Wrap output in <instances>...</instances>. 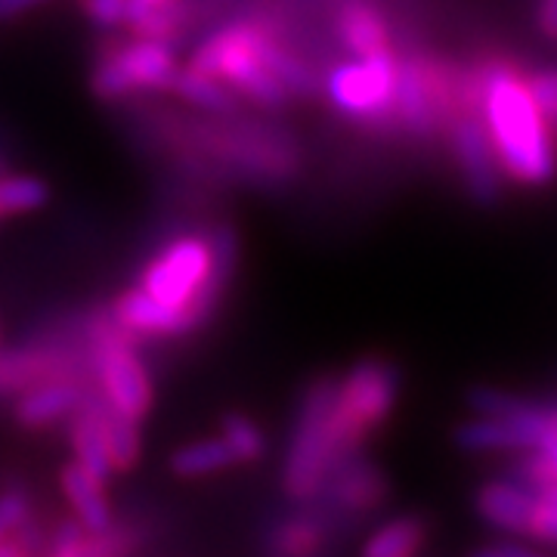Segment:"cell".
<instances>
[{
  "label": "cell",
  "mask_w": 557,
  "mask_h": 557,
  "mask_svg": "<svg viewBox=\"0 0 557 557\" xmlns=\"http://www.w3.org/2000/svg\"><path fill=\"white\" fill-rule=\"evenodd\" d=\"M270 28H273V22L258 20V16L223 22L196 44L186 65L220 78L230 90L239 94V100L255 102L270 112L282 109L292 102V97L273 78V72L263 65V57H260V44Z\"/></svg>",
  "instance_id": "cell-3"
},
{
  "label": "cell",
  "mask_w": 557,
  "mask_h": 557,
  "mask_svg": "<svg viewBox=\"0 0 557 557\" xmlns=\"http://www.w3.org/2000/svg\"><path fill=\"white\" fill-rule=\"evenodd\" d=\"M60 486L81 527H87V530H109L112 527V508H109V498H106V480L97 478L94 471H87L78 461H69L62 468Z\"/></svg>",
  "instance_id": "cell-17"
},
{
  "label": "cell",
  "mask_w": 557,
  "mask_h": 557,
  "mask_svg": "<svg viewBox=\"0 0 557 557\" xmlns=\"http://www.w3.org/2000/svg\"><path fill=\"white\" fill-rule=\"evenodd\" d=\"M100 418L102 437H106V449H109V458H112L115 474H119V471H131L139 458V421L121 416L119 409H112L102 397Z\"/></svg>",
  "instance_id": "cell-23"
},
{
  "label": "cell",
  "mask_w": 557,
  "mask_h": 557,
  "mask_svg": "<svg viewBox=\"0 0 557 557\" xmlns=\"http://www.w3.org/2000/svg\"><path fill=\"white\" fill-rule=\"evenodd\" d=\"M474 557H545L530 548H520V545H496V548H483Z\"/></svg>",
  "instance_id": "cell-35"
},
{
  "label": "cell",
  "mask_w": 557,
  "mask_h": 557,
  "mask_svg": "<svg viewBox=\"0 0 557 557\" xmlns=\"http://www.w3.org/2000/svg\"><path fill=\"white\" fill-rule=\"evenodd\" d=\"M527 536L542 539V542H557V498L539 496L536 493V505H533V515H530Z\"/></svg>",
  "instance_id": "cell-32"
},
{
  "label": "cell",
  "mask_w": 557,
  "mask_h": 557,
  "mask_svg": "<svg viewBox=\"0 0 557 557\" xmlns=\"http://www.w3.org/2000/svg\"><path fill=\"white\" fill-rule=\"evenodd\" d=\"M527 87L533 94V102L548 121V127L557 134V69H536L527 75Z\"/></svg>",
  "instance_id": "cell-29"
},
{
  "label": "cell",
  "mask_w": 557,
  "mask_h": 557,
  "mask_svg": "<svg viewBox=\"0 0 557 557\" xmlns=\"http://www.w3.org/2000/svg\"><path fill=\"white\" fill-rule=\"evenodd\" d=\"M112 319L119 322L121 329L134 338H183L180 335V322L171 310H164L161 304L149 298L139 285L124 288L119 298H112V304L106 307Z\"/></svg>",
  "instance_id": "cell-15"
},
{
  "label": "cell",
  "mask_w": 557,
  "mask_h": 557,
  "mask_svg": "<svg viewBox=\"0 0 557 557\" xmlns=\"http://www.w3.org/2000/svg\"><path fill=\"white\" fill-rule=\"evenodd\" d=\"M177 69V47L171 40L131 35L127 40H115L112 47H106L90 72V90L102 102L156 97L168 94Z\"/></svg>",
  "instance_id": "cell-7"
},
{
  "label": "cell",
  "mask_w": 557,
  "mask_h": 557,
  "mask_svg": "<svg viewBox=\"0 0 557 557\" xmlns=\"http://www.w3.org/2000/svg\"><path fill=\"white\" fill-rule=\"evenodd\" d=\"M236 461L230 456L226 443L220 437H205V440H193L186 446H180L177 453L171 456V471L177 478L186 480H201L211 478V474H220L226 468H233Z\"/></svg>",
  "instance_id": "cell-22"
},
{
  "label": "cell",
  "mask_w": 557,
  "mask_h": 557,
  "mask_svg": "<svg viewBox=\"0 0 557 557\" xmlns=\"http://www.w3.org/2000/svg\"><path fill=\"white\" fill-rule=\"evenodd\" d=\"M335 35L350 57H379L394 50L391 25L372 0H341L335 10Z\"/></svg>",
  "instance_id": "cell-13"
},
{
  "label": "cell",
  "mask_w": 557,
  "mask_h": 557,
  "mask_svg": "<svg viewBox=\"0 0 557 557\" xmlns=\"http://www.w3.org/2000/svg\"><path fill=\"white\" fill-rule=\"evenodd\" d=\"M474 416H496L518 428L523 449H539L557 443V403H530L498 387H474L468 394Z\"/></svg>",
  "instance_id": "cell-10"
},
{
  "label": "cell",
  "mask_w": 557,
  "mask_h": 557,
  "mask_svg": "<svg viewBox=\"0 0 557 557\" xmlns=\"http://www.w3.org/2000/svg\"><path fill=\"white\" fill-rule=\"evenodd\" d=\"M168 94L183 106L196 109L199 115H239V94L214 75L196 72L189 65H180Z\"/></svg>",
  "instance_id": "cell-19"
},
{
  "label": "cell",
  "mask_w": 557,
  "mask_h": 557,
  "mask_svg": "<svg viewBox=\"0 0 557 557\" xmlns=\"http://www.w3.org/2000/svg\"><path fill=\"white\" fill-rule=\"evenodd\" d=\"M456 443L465 453H511L523 449L518 428L496 416H474L458 424Z\"/></svg>",
  "instance_id": "cell-21"
},
{
  "label": "cell",
  "mask_w": 557,
  "mask_h": 557,
  "mask_svg": "<svg viewBox=\"0 0 557 557\" xmlns=\"http://www.w3.org/2000/svg\"><path fill=\"white\" fill-rule=\"evenodd\" d=\"M458 69L428 53L399 57L391 121L416 139L443 134L458 109Z\"/></svg>",
  "instance_id": "cell-6"
},
{
  "label": "cell",
  "mask_w": 557,
  "mask_h": 557,
  "mask_svg": "<svg viewBox=\"0 0 557 557\" xmlns=\"http://www.w3.org/2000/svg\"><path fill=\"white\" fill-rule=\"evenodd\" d=\"M536 28L548 40H557V0H539Z\"/></svg>",
  "instance_id": "cell-34"
},
{
  "label": "cell",
  "mask_w": 557,
  "mask_h": 557,
  "mask_svg": "<svg viewBox=\"0 0 557 557\" xmlns=\"http://www.w3.org/2000/svg\"><path fill=\"white\" fill-rule=\"evenodd\" d=\"M47 201H50L47 180L35 177V174H7V177H0V220L35 214L40 208H47Z\"/></svg>",
  "instance_id": "cell-25"
},
{
  "label": "cell",
  "mask_w": 557,
  "mask_h": 557,
  "mask_svg": "<svg viewBox=\"0 0 557 557\" xmlns=\"http://www.w3.org/2000/svg\"><path fill=\"white\" fill-rule=\"evenodd\" d=\"M518 480H523L533 490L557 486V443L527 449V458L518 465Z\"/></svg>",
  "instance_id": "cell-28"
},
{
  "label": "cell",
  "mask_w": 557,
  "mask_h": 557,
  "mask_svg": "<svg viewBox=\"0 0 557 557\" xmlns=\"http://www.w3.org/2000/svg\"><path fill=\"white\" fill-rule=\"evenodd\" d=\"M319 90L329 106L347 119L381 124L391 121L394 90H397V57L394 50L379 57H354V60L332 65Z\"/></svg>",
  "instance_id": "cell-8"
},
{
  "label": "cell",
  "mask_w": 557,
  "mask_h": 557,
  "mask_svg": "<svg viewBox=\"0 0 557 557\" xmlns=\"http://www.w3.org/2000/svg\"><path fill=\"white\" fill-rule=\"evenodd\" d=\"M446 139L453 149L458 174L465 189L471 193V199L478 205H496L502 199V186H505V174L498 168L496 152L490 134L483 127L478 106H458L456 115L446 124Z\"/></svg>",
  "instance_id": "cell-9"
},
{
  "label": "cell",
  "mask_w": 557,
  "mask_h": 557,
  "mask_svg": "<svg viewBox=\"0 0 557 557\" xmlns=\"http://www.w3.org/2000/svg\"><path fill=\"white\" fill-rule=\"evenodd\" d=\"M399 384H403L399 369L384 357L357 359L347 369V375L338 379L332 431H335L341 461L391 418L399 399Z\"/></svg>",
  "instance_id": "cell-5"
},
{
  "label": "cell",
  "mask_w": 557,
  "mask_h": 557,
  "mask_svg": "<svg viewBox=\"0 0 557 557\" xmlns=\"http://www.w3.org/2000/svg\"><path fill=\"white\" fill-rule=\"evenodd\" d=\"M28 511H32V502L22 490H7L0 496V542L13 533H20L28 520Z\"/></svg>",
  "instance_id": "cell-30"
},
{
  "label": "cell",
  "mask_w": 557,
  "mask_h": 557,
  "mask_svg": "<svg viewBox=\"0 0 557 557\" xmlns=\"http://www.w3.org/2000/svg\"><path fill=\"white\" fill-rule=\"evenodd\" d=\"M87 397V384L84 375H60V379H47L40 384L25 387L16 399V418L22 428H50L62 418H72V412L81 406V399Z\"/></svg>",
  "instance_id": "cell-12"
},
{
  "label": "cell",
  "mask_w": 557,
  "mask_h": 557,
  "mask_svg": "<svg viewBox=\"0 0 557 557\" xmlns=\"http://www.w3.org/2000/svg\"><path fill=\"white\" fill-rule=\"evenodd\" d=\"M480 84V119L505 180L518 186H548L557 180V134L542 119L515 62L483 60L474 65Z\"/></svg>",
  "instance_id": "cell-1"
},
{
  "label": "cell",
  "mask_w": 557,
  "mask_h": 557,
  "mask_svg": "<svg viewBox=\"0 0 557 557\" xmlns=\"http://www.w3.org/2000/svg\"><path fill=\"white\" fill-rule=\"evenodd\" d=\"M131 7H161V3H168V0H127Z\"/></svg>",
  "instance_id": "cell-37"
},
{
  "label": "cell",
  "mask_w": 557,
  "mask_h": 557,
  "mask_svg": "<svg viewBox=\"0 0 557 557\" xmlns=\"http://www.w3.org/2000/svg\"><path fill=\"white\" fill-rule=\"evenodd\" d=\"M47 3H53V0H0V22L28 16V13H35L40 7H47Z\"/></svg>",
  "instance_id": "cell-33"
},
{
  "label": "cell",
  "mask_w": 557,
  "mask_h": 557,
  "mask_svg": "<svg viewBox=\"0 0 557 557\" xmlns=\"http://www.w3.org/2000/svg\"><path fill=\"white\" fill-rule=\"evenodd\" d=\"M218 437L226 443V449H230V456H233L236 465H251V461L267 456V434L260 431L251 418L242 416V412L223 416Z\"/></svg>",
  "instance_id": "cell-26"
},
{
  "label": "cell",
  "mask_w": 557,
  "mask_h": 557,
  "mask_svg": "<svg viewBox=\"0 0 557 557\" xmlns=\"http://www.w3.org/2000/svg\"><path fill=\"white\" fill-rule=\"evenodd\" d=\"M424 542V523L418 518H394L381 523L362 545V557H416Z\"/></svg>",
  "instance_id": "cell-24"
},
{
  "label": "cell",
  "mask_w": 557,
  "mask_h": 557,
  "mask_svg": "<svg viewBox=\"0 0 557 557\" xmlns=\"http://www.w3.org/2000/svg\"><path fill=\"white\" fill-rule=\"evenodd\" d=\"M81 359L60 344H25L0 354V394H22L25 387L60 375H81Z\"/></svg>",
  "instance_id": "cell-11"
},
{
  "label": "cell",
  "mask_w": 557,
  "mask_h": 557,
  "mask_svg": "<svg viewBox=\"0 0 557 557\" xmlns=\"http://www.w3.org/2000/svg\"><path fill=\"white\" fill-rule=\"evenodd\" d=\"M0 557H25V542L16 533L0 542Z\"/></svg>",
  "instance_id": "cell-36"
},
{
  "label": "cell",
  "mask_w": 557,
  "mask_h": 557,
  "mask_svg": "<svg viewBox=\"0 0 557 557\" xmlns=\"http://www.w3.org/2000/svg\"><path fill=\"white\" fill-rule=\"evenodd\" d=\"M131 552V536L115 527L109 530H87L78 520L62 523L53 539L50 557H121Z\"/></svg>",
  "instance_id": "cell-20"
},
{
  "label": "cell",
  "mask_w": 557,
  "mask_h": 557,
  "mask_svg": "<svg viewBox=\"0 0 557 557\" xmlns=\"http://www.w3.org/2000/svg\"><path fill=\"white\" fill-rule=\"evenodd\" d=\"M539 496H548V498H557V486H545V490H536Z\"/></svg>",
  "instance_id": "cell-38"
},
{
  "label": "cell",
  "mask_w": 557,
  "mask_h": 557,
  "mask_svg": "<svg viewBox=\"0 0 557 557\" xmlns=\"http://www.w3.org/2000/svg\"><path fill=\"white\" fill-rule=\"evenodd\" d=\"M335 391H338L335 375H319L300 397L298 418L282 465V486L292 498L317 496L329 474L341 465L338 443L332 431Z\"/></svg>",
  "instance_id": "cell-4"
},
{
  "label": "cell",
  "mask_w": 557,
  "mask_h": 557,
  "mask_svg": "<svg viewBox=\"0 0 557 557\" xmlns=\"http://www.w3.org/2000/svg\"><path fill=\"white\" fill-rule=\"evenodd\" d=\"M78 3L81 13L106 32L124 28L127 22V0H78Z\"/></svg>",
  "instance_id": "cell-31"
},
{
  "label": "cell",
  "mask_w": 557,
  "mask_h": 557,
  "mask_svg": "<svg viewBox=\"0 0 557 557\" xmlns=\"http://www.w3.org/2000/svg\"><path fill=\"white\" fill-rule=\"evenodd\" d=\"M533 505H536V490L518 478L490 480L478 490V511L483 520L511 536H527Z\"/></svg>",
  "instance_id": "cell-14"
},
{
  "label": "cell",
  "mask_w": 557,
  "mask_h": 557,
  "mask_svg": "<svg viewBox=\"0 0 557 557\" xmlns=\"http://www.w3.org/2000/svg\"><path fill=\"white\" fill-rule=\"evenodd\" d=\"M319 523L313 518H292L285 523H278V530L273 533V552L278 557H310L317 552Z\"/></svg>",
  "instance_id": "cell-27"
},
{
  "label": "cell",
  "mask_w": 557,
  "mask_h": 557,
  "mask_svg": "<svg viewBox=\"0 0 557 557\" xmlns=\"http://www.w3.org/2000/svg\"><path fill=\"white\" fill-rule=\"evenodd\" d=\"M159 137L193 168H211L255 183H285L304 168L298 143L285 131L236 115H168L159 119Z\"/></svg>",
  "instance_id": "cell-2"
},
{
  "label": "cell",
  "mask_w": 557,
  "mask_h": 557,
  "mask_svg": "<svg viewBox=\"0 0 557 557\" xmlns=\"http://www.w3.org/2000/svg\"><path fill=\"white\" fill-rule=\"evenodd\" d=\"M69 440H72L75 461L109 483L112 474H115V468H112V458H109V449H106V437H102L100 394H97V387H87V397L81 399V406L72 412Z\"/></svg>",
  "instance_id": "cell-16"
},
{
  "label": "cell",
  "mask_w": 557,
  "mask_h": 557,
  "mask_svg": "<svg viewBox=\"0 0 557 557\" xmlns=\"http://www.w3.org/2000/svg\"><path fill=\"white\" fill-rule=\"evenodd\" d=\"M325 486L332 490V502L341 505V508H347V511H369V508H375L384 498V490H387L379 468L369 465V461H359L354 456H347L341 461L338 468L329 474Z\"/></svg>",
  "instance_id": "cell-18"
}]
</instances>
